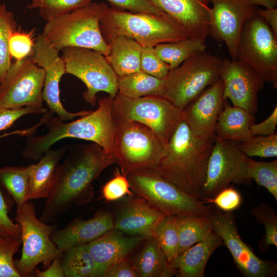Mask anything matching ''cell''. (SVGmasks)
<instances>
[{"mask_svg": "<svg viewBox=\"0 0 277 277\" xmlns=\"http://www.w3.org/2000/svg\"><path fill=\"white\" fill-rule=\"evenodd\" d=\"M34 164L28 166H7L0 168V182L14 200L17 208L28 201L30 177Z\"/></svg>", "mask_w": 277, "mask_h": 277, "instance_id": "d6a6232c", "label": "cell"}, {"mask_svg": "<svg viewBox=\"0 0 277 277\" xmlns=\"http://www.w3.org/2000/svg\"><path fill=\"white\" fill-rule=\"evenodd\" d=\"M177 216L166 214L157 225L152 235V238L162 250L169 263L177 256L179 243Z\"/></svg>", "mask_w": 277, "mask_h": 277, "instance_id": "836d02e7", "label": "cell"}, {"mask_svg": "<svg viewBox=\"0 0 277 277\" xmlns=\"http://www.w3.org/2000/svg\"><path fill=\"white\" fill-rule=\"evenodd\" d=\"M170 68L156 55L154 47H143L141 54L140 71L157 78L165 79Z\"/></svg>", "mask_w": 277, "mask_h": 277, "instance_id": "7bdbcfd3", "label": "cell"}, {"mask_svg": "<svg viewBox=\"0 0 277 277\" xmlns=\"http://www.w3.org/2000/svg\"><path fill=\"white\" fill-rule=\"evenodd\" d=\"M208 217L213 231L222 238L228 249L239 270L245 277H274L277 264L258 257L250 246L242 239L234 216L231 212H224L213 206Z\"/></svg>", "mask_w": 277, "mask_h": 277, "instance_id": "5bb4252c", "label": "cell"}, {"mask_svg": "<svg viewBox=\"0 0 277 277\" xmlns=\"http://www.w3.org/2000/svg\"><path fill=\"white\" fill-rule=\"evenodd\" d=\"M239 149L248 157H273L277 156V133L252 135L248 140L236 143Z\"/></svg>", "mask_w": 277, "mask_h": 277, "instance_id": "f35d334b", "label": "cell"}, {"mask_svg": "<svg viewBox=\"0 0 277 277\" xmlns=\"http://www.w3.org/2000/svg\"><path fill=\"white\" fill-rule=\"evenodd\" d=\"M42 125H43V122L42 121H39L35 125L28 128L23 130H16L12 132H6L0 134V139L9 135L15 134H18L23 136H30L33 135V134L35 133L37 129Z\"/></svg>", "mask_w": 277, "mask_h": 277, "instance_id": "f5cc1de1", "label": "cell"}, {"mask_svg": "<svg viewBox=\"0 0 277 277\" xmlns=\"http://www.w3.org/2000/svg\"><path fill=\"white\" fill-rule=\"evenodd\" d=\"M115 163L114 154L96 143L72 148L57 166L53 186L39 219L44 223L54 221L73 205L90 202L94 195L92 182Z\"/></svg>", "mask_w": 277, "mask_h": 277, "instance_id": "6da1fadb", "label": "cell"}, {"mask_svg": "<svg viewBox=\"0 0 277 277\" xmlns=\"http://www.w3.org/2000/svg\"><path fill=\"white\" fill-rule=\"evenodd\" d=\"M30 9L38 10L40 16L46 21L81 8L93 0H31Z\"/></svg>", "mask_w": 277, "mask_h": 277, "instance_id": "8d00e7d4", "label": "cell"}, {"mask_svg": "<svg viewBox=\"0 0 277 277\" xmlns=\"http://www.w3.org/2000/svg\"><path fill=\"white\" fill-rule=\"evenodd\" d=\"M222 245V238L213 231L206 239L193 245L169 263L172 275L179 277H203L208 260Z\"/></svg>", "mask_w": 277, "mask_h": 277, "instance_id": "cb8c5ba5", "label": "cell"}, {"mask_svg": "<svg viewBox=\"0 0 277 277\" xmlns=\"http://www.w3.org/2000/svg\"><path fill=\"white\" fill-rule=\"evenodd\" d=\"M256 221L263 224L265 234L259 244L261 251H267L271 245L277 247V216L274 209L269 204L262 203L251 210Z\"/></svg>", "mask_w": 277, "mask_h": 277, "instance_id": "74e56055", "label": "cell"}, {"mask_svg": "<svg viewBox=\"0 0 277 277\" xmlns=\"http://www.w3.org/2000/svg\"><path fill=\"white\" fill-rule=\"evenodd\" d=\"M34 274L37 277H65L62 265V252L52 260L46 269L36 270Z\"/></svg>", "mask_w": 277, "mask_h": 277, "instance_id": "f907efd6", "label": "cell"}, {"mask_svg": "<svg viewBox=\"0 0 277 277\" xmlns=\"http://www.w3.org/2000/svg\"><path fill=\"white\" fill-rule=\"evenodd\" d=\"M15 221L21 228V240L23 244L21 256L14 260V266L22 276H27L42 264L44 268L62 251L51 239L56 226L48 225L36 216L34 206L28 201L17 208Z\"/></svg>", "mask_w": 277, "mask_h": 277, "instance_id": "30bf717a", "label": "cell"}, {"mask_svg": "<svg viewBox=\"0 0 277 277\" xmlns=\"http://www.w3.org/2000/svg\"><path fill=\"white\" fill-rule=\"evenodd\" d=\"M246 157L236 143L215 137L201 200L213 197L231 183L240 184L249 182L246 176Z\"/></svg>", "mask_w": 277, "mask_h": 277, "instance_id": "9a60e30c", "label": "cell"}, {"mask_svg": "<svg viewBox=\"0 0 277 277\" xmlns=\"http://www.w3.org/2000/svg\"><path fill=\"white\" fill-rule=\"evenodd\" d=\"M138 273L130 262L126 259L120 260L108 267L103 277H138Z\"/></svg>", "mask_w": 277, "mask_h": 277, "instance_id": "c3c4849f", "label": "cell"}, {"mask_svg": "<svg viewBox=\"0 0 277 277\" xmlns=\"http://www.w3.org/2000/svg\"><path fill=\"white\" fill-rule=\"evenodd\" d=\"M33 32L16 30L10 35L8 49L11 58L19 61L31 55L36 38Z\"/></svg>", "mask_w": 277, "mask_h": 277, "instance_id": "60d3db41", "label": "cell"}, {"mask_svg": "<svg viewBox=\"0 0 277 277\" xmlns=\"http://www.w3.org/2000/svg\"><path fill=\"white\" fill-rule=\"evenodd\" d=\"M254 123V116L242 108L231 106L226 98L217 119L214 135L224 141L244 142L252 136L250 128Z\"/></svg>", "mask_w": 277, "mask_h": 277, "instance_id": "d4e9b609", "label": "cell"}, {"mask_svg": "<svg viewBox=\"0 0 277 277\" xmlns=\"http://www.w3.org/2000/svg\"><path fill=\"white\" fill-rule=\"evenodd\" d=\"M154 49L157 56L169 65L170 70L195 54L206 51V45L204 42L187 37L158 44Z\"/></svg>", "mask_w": 277, "mask_h": 277, "instance_id": "4dcf8cb0", "label": "cell"}, {"mask_svg": "<svg viewBox=\"0 0 277 277\" xmlns=\"http://www.w3.org/2000/svg\"><path fill=\"white\" fill-rule=\"evenodd\" d=\"M184 30L187 36L205 42L210 27V0H148Z\"/></svg>", "mask_w": 277, "mask_h": 277, "instance_id": "ffe728a7", "label": "cell"}, {"mask_svg": "<svg viewBox=\"0 0 277 277\" xmlns=\"http://www.w3.org/2000/svg\"><path fill=\"white\" fill-rule=\"evenodd\" d=\"M139 277L172 276L166 255L153 238L147 239L142 250L131 262Z\"/></svg>", "mask_w": 277, "mask_h": 277, "instance_id": "83f0119b", "label": "cell"}, {"mask_svg": "<svg viewBox=\"0 0 277 277\" xmlns=\"http://www.w3.org/2000/svg\"><path fill=\"white\" fill-rule=\"evenodd\" d=\"M107 7L105 3L91 2L47 21L41 34L49 45L59 51L66 47L86 48L107 56L110 46L102 34L100 21Z\"/></svg>", "mask_w": 277, "mask_h": 277, "instance_id": "5b68a950", "label": "cell"}, {"mask_svg": "<svg viewBox=\"0 0 277 277\" xmlns=\"http://www.w3.org/2000/svg\"><path fill=\"white\" fill-rule=\"evenodd\" d=\"M48 109L25 106L16 108L0 107V131L11 127L22 116L28 114H44Z\"/></svg>", "mask_w": 277, "mask_h": 277, "instance_id": "f6af8a7d", "label": "cell"}, {"mask_svg": "<svg viewBox=\"0 0 277 277\" xmlns=\"http://www.w3.org/2000/svg\"><path fill=\"white\" fill-rule=\"evenodd\" d=\"M204 203H212L224 212H232L238 209L242 202L240 193L232 187H228L212 198L204 199Z\"/></svg>", "mask_w": 277, "mask_h": 277, "instance_id": "ee69618b", "label": "cell"}, {"mask_svg": "<svg viewBox=\"0 0 277 277\" xmlns=\"http://www.w3.org/2000/svg\"><path fill=\"white\" fill-rule=\"evenodd\" d=\"M21 228L8 216V208L5 196L0 189V235L21 239Z\"/></svg>", "mask_w": 277, "mask_h": 277, "instance_id": "7dc6e473", "label": "cell"}, {"mask_svg": "<svg viewBox=\"0 0 277 277\" xmlns=\"http://www.w3.org/2000/svg\"><path fill=\"white\" fill-rule=\"evenodd\" d=\"M236 60L257 71L265 82L277 88V38L258 12L245 23L237 48Z\"/></svg>", "mask_w": 277, "mask_h": 277, "instance_id": "7c38bea8", "label": "cell"}, {"mask_svg": "<svg viewBox=\"0 0 277 277\" xmlns=\"http://www.w3.org/2000/svg\"><path fill=\"white\" fill-rule=\"evenodd\" d=\"M113 100L110 96L98 98L95 110L71 122L65 123L57 116H51L45 124L48 132L43 136L28 137L22 156L37 160L54 143L66 138L90 141L113 154L115 123L112 115Z\"/></svg>", "mask_w": 277, "mask_h": 277, "instance_id": "3957f363", "label": "cell"}, {"mask_svg": "<svg viewBox=\"0 0 277 277\" xmlns=\"http://www.w3.org/2000/svg\"><path fill=\"white\" fill-rule=\"evenodd\" d=\"M66 150L65 147L57 150L49 149L34 164L28 200L47 198L54 185L57 166Z\"/></svg>", "mask_w": 277, "mask_h": 277, "instance_id": "484cf974", "label": "cell"}, {"mask_svg": "<svg viewBox=\"0 0 277 277\" xmlns=\"http://www.w3.org/2000/svg\"><path fill=\"white\" fill-rule=\"evenodd\" d=\"M130 189L151 205L168 215L208 216L213 206L185 192L155 172L127 176Z\"/></svg>", "mask_w": 277, "mask_h": 277, "instance_id": "ba28073f", "label": "cell"}, {"mask_svg": "<svg viewBox=\"0 0 277 277\" xmlns=\"http://www.w3.org/2000/svg\"><path fill=\"white\" fill-rule=\"evenodd\" d=\"M214 138L196 135L181 120L168 143V152L155 172L187 194L201 200Z\"/></svg>", "mask_w": 277, "mask_h": 277, "instance_id": "7a4b0ae2", "label": "cell"}, {"mask_svg": "<svg viewBox=\"0 0 277 277\" xmlns=\"http://www.w3.org/2000/svg\"><path fill=\"white\" fill-rule=\"evenodd\" d=\"M21 245L20 238L0 235V277H21L14 266L13 255Z\"/></svg>", "mask_w": 277, "mask_h": 277, "instance_id": "ab89813d", "label": "cell"}, {"mask_svg": "<svg viewBox=\"0 0 277 277\" xmlns=\"http://www.w3.org/2000/svg\"><path fill=\"white\" fill-rule=\"evenodd\" d=\"M112 115L115 123L136 122L149 127L168 144L182 120V110L163 96L133 98L118 92L113 100Z\"/></svg>", "mask_w": 277, "mask_h": 277, "instance_id": "9c48e42d", "label": "cell"}, {"mask_svg": "<svg viewBox=\"0 0 277 277\" xmlns=\"http://www.w3.org/2000/svg\"><path fill=\"white\" fill-rule=\"evenodd\" d=\"M107 44L116 36L129 37L142 47L152 46L187 37L181 27L166 14L133 13L107 7L100 21Z\"/></svg>", "mask_w": 277, "mask_h": 277, "instance_id": "277c9868", "label": "cell"}, {"mask_svg": "<svg viewBox=\"0 0 277 277\" xmlns=\"http://www.w3.org/2000/svg\"><path fill=\"white\" fill-rule=\"evenodd\" d=\"M177 256L208 236L213 231L208 216H177Z\"/></svg>", "mask_w": 277, "mask_h": 277, "instance_id": "1f68e13d", "label": "cell"}, {"mask_svg": "<svg viewBox=\"0 0 277 277\" xmlns=\"http://www.w3.org/2000/svg\"><path fill=\"white\" fill-rule=\"evenodd\" d=\"M118 92L130 98L147 96H163L165 80L141 71L117 76Z\"/></svg>", "mask_w": 277, "mask_h": 277, "instance_id": "f1b7e54d", "label": "cell"}, {"mask_svg": "<svg viewBox=\"0 0 277 277\" xmlns=\"http://www.w3.org/2000/svg\"><path fill=\"white\" fill-rule=\"evenodd\" d=\"M114 220L108 212H99L86 220H76L51 234L52 241L63 251L87 244L114 229Z\"/></svg>", "mask_w": 277, "mask_h": 277, "instance_id": "7402d4cb", "label": "cell"}, {"mask_svg": "<svg viewBox=\"0 0 277 277\" xmlns=\"http://www.w3.org/2000/svg\"><path fill=\"white\" fill-rule=\"evenodd\" d=\"M224 83L220 78L205 89L182 110V120L197 136L214 138L217 119L225 99Z\"/></svg>", "mask_w": 277, "mask_h": 277, "instance_id": "d6986e66", "label": "cell"}, {"mask_svg": "<svg viewBox=\"0 0 277 277\" xmlns=\"http://www.w3.org/2000/svg\"><path fill=\"white\" fill-rule=\"evenodd\" d=\"M59 51L49 45L42 34H39L35 38L30 57L35 64L45 71L42 91L43 101L46 103L50 111L65 121L85 115L91 110L70 112L64 107L60 99V83L63 75L66 73V70L64 60L60 56Z\"/></svg>", "mask_w": 277, "mask_h": 277, "instance_id": "e0dca14e", "label": "cell"}, {"mask_svg": "<svg viewBox=\"0 0 277 277\" xmlns=\"http://www.w3.org/2000/svg\"><path fill=\"white\" fill-rule=\"evenodd\" d=\"M246 176L264 187L277 201V160L259 162L247 156Z\"/></svg>", "mask_w": 277, "mask_h": 277, "instance_id": "e575fe53", "label": "cell"}, {"mask_svg": "<svg viewBox=\"0 0 277 277\" xmlns=\"http://www.w3.org/2000/svg\"><path fill=\"white\" fill-rule=\"evenodd\" d=\"M133 195L127 176L117 168L113 177L102 186L101 198L106 202H113L126 196L132 197Z\"/></svg>", "mask_w": 277, "mask_h": 277, "instance_id": "b9f144b4", "label": "cell"}, {"mask_svg": "<svg viewBox=\"0 0 277 277\" xmlns=\"http://www.w3.org/2000/svg\"><path fill=\"white\" fill-rule=\"evenodd\" d=\"M250 5L258 6H263L266 8H276L277 0H246Z\"/></svg>", "mask_w": 277, "mask_h": 277, "instance_id": "db71d44e", "label": "cell"}, {"mask_svg": "<svg viewBox=\"0 0 277 277\" xmlns=\"http://www.w3.org/2000/svg\"><path fill=\"white\" fill-rule=\"evenodd\" d=\"M212 4L208 36L226 45L232 60H236L240 37L246 22L258 10L246 0H210Z\"/></svg>", "mask_w": 277, "mask_h": 277, "instance_id": "2e32d148", "label": "cell"}, {"mask_svg": "<svg viewBox=\"0 0 277 277\" xmlns=\"http://www.w3.org/2000/svg\"><path fill=\"white\" fill-rule=\"evenodd\" d=\"M112 7L133 13H147L156 15L164 13L148 0H107Z\"/></svg>", "mask_w": 277, "mask_h": 277, "instance_id": "bcb514c9", "label": "cell"}, {"mask_svg": "<svg viewBox=\"0 0 277 277\" xmlns=\"http://www.w3.org/2000/svg\"><path fill=\"white\" fill-rule=\"evenodd\" d=\"M277 124V106L274 108L270 115L264 121L253 124L250 128L251 135L267 136L275 132Z\"/></svg>", "mask_w": 277, "mask_h": 277, "instance_id": "681fc988", "label": "cell"}, {"mask_svg": "<svg viewBox=\"0 0 277 277\" xmlns=\"http://www.w3.org/2000/svg\"><path fill=\"white\" fill-rule=\"evenodd\" d=\"M66 73L81 80L86 87L83 97L94 106L97 93L105 92L114 98L118 92L117 75L106 56L96 50L81 47H66L62 50Z\"/></svg>", "mask_w": 277, "mask_h": 277, "instance_id": "8fae6325", "label": "cell"}, {"mask_svg": "<svg viewBox=\"0 0 277 277\" xmlns=\"http://www.w3.org/2000/svg\"><path fill=\"white\" fill-rule=\"evenodd\" d=\"M144 240L140 236H126L113 229L85 244L100 269L102 277L106 269L127 255Z\"/></svg>", "mask_w": 277, "mask_h": 277, "instance_id": "603a6c76", "label": "cell"}, {"mask_svg": "<svg viewBox=\"0 0 277 277\" xmlns=\"http://www.w3.org/2000/svg\"><path fill=\"white\" fill-rule=\"evenodd\" d=\"M44 69L30 56L11 63L3 82L0 84V107L25 106L43 108Z\"/></svg>", "mask_w": 277, "mask_h": 277, "instance_id": "4fadbf2b", "label": "cell"}, {"mask_svg": "<svg viewBox=\"0 0 277 277\" xmlns=\"http://www.w3.org/2000/svg\"><path fill=\"white\" fill-rule=\"evenodd\" d=\"M223 59L206 51L170 69L165 78L163 97L182 110L205 89L220 78Z\"/></svg>", "mask_w": 277, "mask_h": 277, "instance_id": "52a82bcc", "label": "cell"}, {"mask_svg": "<svg viewBox=\"0 0 277 277\" xmlns=\"http://www.w3.org/2000/svg\"><path fill=\"white\" fill-rule=\"evenodd\" d=\"M168 152V144L150 128L136 122L115 123L113 154L122 173L155 172Z\"/></svg>", "mask_w": 277, "mask_h": 277, "instance_id": "8992f818", "label": "cell"}, {"mask_svg": "<svg viewBox=\"0 0 277 277\" xmlns=\"http://www.w3.org/2000/svg\"><path fill=\"white\" fill-rule=\"evenodd\" d=\"M62 265L66 277H102L100 269L86 245L63 251Z\"/></svg>", "mask_w": 277, "mask_h": 277, "instance_id": "f546056e", "label": "cell"}, {"mask_svg": "<svg viewBox=\"0 0 277 277\" xmlns=\"http://www.w3.org/2000/svg\"><path fill=\"white\" fill-rule=\"evenodd\" d=\"M220 78L224 83L223 96L233 106L252 115L258 111V93L265 83L262 76L248 65L238 60L223 59Z\"/></svg>", "mask_w": 277, "mask_h": 277, "instance_id": "ac0fdd59", "label": "cell"}, {"mask_svg": "<svg viewBox=\"0 0 277 277\" xmlns=\"http://www.w3.org/2000/svg\"><path fill=\"white\" fill-rule=\"evenodd\" d=\"M166 215L141 197L131 198L118 210L114 229L132 236L152 238L155 228Z\"/></svg>", "mask_w": 277, "mask_h": 277, "instance_id": "44dd1931", "label": "cell"}, {"mask_svg": "<svg viewBox=\"0 0 277 277\" xmlns=\"http://www.w3.org/2000/svg\"><path fill=\"white\" fill-rule=\"evenodd\" d=\"M17 30L13 13L6 5L0 3V84L4 81L12 63L8 49L10 35Z\"/></svg>", "mask_w": 277, "mask_h": 277, "instance_id": "d590c367", "label": "cell"}, {"mask_svg": "<svg viewBox=\"0 0 277 277\" xmlns=\"http://www.w3.org/2000/svg\"><path fill=\"white\" fill-rule=\"evenodd\" d=\"M258 13L269 25L274 36L277 38V9L276 8L258 9Z\"/></svg>", "mask_w": 277, "mask_h": 277, "instance_id": "816d5d0a", "label": "cell"}, {"mask_svg": "<svg viewBox=\"0 0 277 277\" xmlns=\"http://www.w3.org/2000/svg\"><path fill=\"white\" fill-rule=\"evenodd\" d=\"M110 51L106 58L117 76L140 71L142 46L126 36L115 37L109 44Z\"/></svg>", "mask_w": 277, "mask_h": 277, "instance_id": "4316f807", "label": "cell"}]
</instances>
